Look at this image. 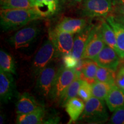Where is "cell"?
Listing matches in <instances>:
<instances>
[{"label":"cell","instance_id":"6da1fadb","mask_svg":"<svg viewBox=\"0 0 124 124\" xmlns=\"http://www.w3.org/2000/svg\"><path fill=\"white\" fill-rule=\"evenodd\" d=\"M44 18L34 8L1 9L0 25L4 32L16 30Z\"/></svg>","mask_w":124,"mask_h":124},{"label":"cell","instance_id":"7a4b0ae2","mask_svg":"<svg viewBox=\"0 0 124 124\" xmlns=\"http://www.w3.org/2000/svg\"><path fill=\"white\" fill-rule=\"evenodd\" d=\"M108 114L103 100L92 96L85 103L79 120L90 124H101L108 120Z\"/></svg>","mask_w":124,"mask_h":124},{"label":"cell","instance_id":"3957f363","mask_svg":"<svg viewBox=\"0 0 124 124\" xmlns=\"http://www.w3.org/2000/svg\"><path fill=\"white\" fill-rule=\"evenodd\" d=\"M79 71L76 69H71L62 66L58 69L53 87L51 90V99L58 101L64 91L78 76Z\"/></svg>","mask_w":124,"mask_h":124},{"label":"cell","instance_id":"277c9868","mask_svg":"<svg viewBox=\"0 0 124 124\" xmlns=\"http://www.w3.org/2000/svg\"><path fill=\"white\" fill-rule=\"evenodd\" d=\"M111 0H83L80 5V13L90 18L107 17L113 13Z\"/></svg>","mask_w":124,"mask_h":124},{"label":"cell","instance_id":"5b68a950","mask_svg":"<svg viewBox=\"0 0 124 124\" xmlns=\"http://www.w3.org/2000/svg\"><path fill=\"white\" fill-rule=\"evenodd\" d=\"M48 37L56 49V54L62 57L71 54L74 45V34L58 30L50 29Z\"/></svg>","mask_w":124,"mask_h":124},{"label":"cell","instance_id":"8992f818","mask_svg":"<svg viewBox=\"0 0 124 124\" xmlns=\"http://www.w3.org/2000/svg\"><path fill=\"white\" fill-rule=\"evenodd\" d=\"M40 32V27L36 24L28 25L17 31L8 41L15 49L27 47L36 39Z\"/></svg>","mask_w":124,"mask_h":124},{"label":"cell","instance_id":"52a82bcc","mask_svg":"<svg viewBox=\"0 0 124 124\" xmlns=\"http://www.w3.org/2000/svg\"><path fill=\"white\" fill-rule=\"evenodd\" d=\"M55 54V46L48 39L44 41L32 60L31 69L33 75L38 76L41 70L48 65Z\"/></svg>","mask_w":124,"mask_h":124},{"label":"cell","instance_id":"ba28073f","mask_svg":"<svg viewBox=\"0 0 124 124\" xmlns=\"http://www.w3.org/2000/svg\"><path fill=\"white\" fill-rule=\"evenodd\" d=\"M100 30V23L94 25L82 55V59L94 60L105 46Z\"/></svg>","mask_w":124,"mask_h":124},{"label":"cell","instance_id":"9c48e42d","mask_svg":"<svg viewBox=\"0 0 124 124\" xmlns=\"http://www.w3.org/2000/svg\"><path fill=\"white\" fill-rule=\"evenodd\" d=\"M58 70L53 65H48L38 75L36 89L43 97L50 95Z\"/></svg>","mask_w":124,"mask_h":124},{"label":"cell","instance_id":"30bf717a","mask_svg":"<svg viewBox=\"0 0 124 124\" xmlns=\"http://www.w3.org/2000/svg\"><path fill=\"white\" fill-rule=\"evenodd\" d=\"M121 58L117 51L105 44L94 60L97 62L99 66L116 71L120 63Z\"/></svg>","mask_w":124,"mask_h":124},{"label":"cell","instance_id":"8fae6325","mask_svg":"<svg viewBox=\"0 0 124 124\" xmlns=\"http://www.w3.org/2000/svg\"><path fill=\"white\" fill-rule=\"evenodd\" d=\"M16 93L15 82L12 74L0 70V98L4 103L12 100Z\"/></svg>","mask_w":124,"mask_h":124},{"label":"cell","instance_id":"7c38bea8","mask_svg":"<svg viewBox=\"0 0 124 124\" xmlns=\"http://www.w3.org/2000/svg\"><path fill=\"white\" fill-rule=\"evenodd\" d=\"M65 0H34L33 8L43 18L53 16L61 10Z\"/></svg>","mask_w":124,"mask_h":124},{"label":"cell","instance_id":"4fadbf2b","mask_svg":"<svg viewBox=\"0 0 124 124\" xmlns=\"http://www.w3.org/2000/svg\"><path fill=\"white\" fill-rule=\"evenodd\" d=\"M94 24H87L84 29L77 33L74 38L73 48L71 54L76 59L79 61L82 59V56L84 52L85 46H86L91 31Z\"/></svg>","mask_w":124,"mask_h":124},{"label":"cell","instance_id":"5bb4252c","mask_svg":"<svg viewBox=\"0 0 124 124\" xmlns=\"http://www.w3.org/2000/svg\"><path fill=\"white\" fill-rule=\"evenodd\" d=\"M43 107L35 100V98L24 93L20 96L16 104V111L17 114H27L36 110Z\"/></svg>","mask_w":124,"mask_h":124},{"label":"cell","instance_id":"9a60e30c","mask_svg":"<svg viewBox=\"0 0 124 124\" xmlns=\"http://www.w3.org/2000/svg\"><path fill=\"white\" fill-rule=\"evenodd\" d=\"M87 25L86 20L84 18L64 17L57 24L55 28L60 31L75 34L80 32Z\"/></svg>","mask_w":124,"mask_h":124},{"label":"cell","instance_id":"2e32d148","mask_svg":"<svg viewBox=\"0 0 124 124\" xmlns=\"http://www.w3.org/2000/svg\"><path fill=\"white\" fill-rule=\"evenodd\" d=\"M106 105L110 111L124 106V90L114 85L105 98Z\"/></svg>","mask_w":124,"mask_h":124},{"label":"cell","instance_id":"e0dca14e","mask_svg":"<svg viewBox=\"0 0 124 124\" xmlns=\"http://www.w3.org/2000/svg\"><path fill=\"white\" fill-rule=\"evenodd\" d=\"M116 35L118 54L121 58L124 59V25L117 21L114 16L110 15L106 18Z\"/></svg>","mask_w":124,"mask_h":124},{"label":"cell","instance_id":"ac0fdd59","mask_svg":"<svg viewBox=\"0 0 124 124\" xmlns=\"http://www.w3.org/2000/svg\"><path fill=\"white\" fill-rule=\"evenodd\" d=\"M64 108L70 117L69 124H71L79 120L84 110L85 104L81 98L75 97L67 102Z\"/></svg>","mask_w":124,"mask_h":124},{"label":"cell","instance_id":"d6986e66","mask_svg":"<svg viewBox=\"0 0 124 124\" xmlns=\"http://www.w3.org/2000/svg\"><path fill=\"white\" fill-rule=\"evenodd\" d=\"M98 67V64L95 60L85 59L82 62L80 69L78 70L80 72V79L93 84L95 82V77Z\"/></svg>","mask_w":124,"mask_h":124},{"label":"cell","instance_id":"ffe728a7","mask_svg":"<svg viewBox=\"0 0 124 124\" xmlns=\"http://www.w3.org/2000/svg\"><path fill=\"white\" fill-rule=\"evenodd\" d=\"M46 110L44 107L27 114H17L16 123L18 124H44L46 118Z\"/></svg>","mask_w":124,"mask_h":124},{"label":"cell","instance_id":"44dd1931","mask_svg":"<svg viewBox=\"0 0 124 124\" xmlns=\"http://www.w3.org/2000/svg\"><path fill=\"white\" fill-rule=\"evenodd\" d=\"M82 81H83V80L80 79L79 74L78 76L67 88L66 90L64 91V93L62 95L61 97L59 100L58 102L60 106L64 107L65 105L69 100L77 97L78 94L79 89L80 85L82 84Z\"/></svg>","mask_w":124,"mask_h":124},{"label":"cell","instance_id":"7402d4cb","mask_svg":"<svg viewBox=\"0 0 124 124\" xmlns=\"http://www.w3.org/2000/svg\"><path fill=\"white\" fill-rule=\"evenodd\" d=\"M100 30L105 44L116 50L118 53L115 33L106 20H102L100 23Z\"/></svg>","mask_w":124,"mask_h":124},{"label":"cell","instance_id":"603a6c76","mask_svg":"<svg viewBox=\"0 0 124 124\" xmlns=\"http://www.w3.org/2000/svg\"><path fill=\"white\" fill-rule=\"evenodd\" d=\"M1 9H31L34 8V0H0Z\"/></svg>","mask_w":124,"mask_h":124},{"label":"cell","instance_id":"cb8c5ba5","mask_svg":"<svg viewBox=\"0 0 124 124\" xmlns=\"http://www.w3.org/2000/svg\"><path fill=\"white\" fill-rule=\"evenodd\" d=\"M115 71L108 68L99 66L96 74L95 82H104L114 86L116 85Z\"/></svg>","mask_w":124,"mask_h":124},{"label":"cell","instance_id":"d4e9b609","mask_svg":"<svg viewBox=\"0 0 124 124\" xmlns=\"http://www.w3.org/2000/svg\"><path fill=\"white\" fill-rule=\"evenodd\" d=\"M0 70L12 74H16L14 58L2 49L0 51Z\"/></svg>","mask_w":124,"mask_h":124},{"label":"cell","instance_id":"484cf974","mask_svg":"<svg viewBox=\"0 0 124 124\" xmlns=\"http://www.w3.org/2000/svg\"><path fill=\"white\" fill-rule=\"evenodd\" d=\"M113 86L107 83L95 82L91 84L92 96L104 101Z\"/></svg>","mask_w":124,"mask_h":124},{"label":"cell","instance_id":"4316f807","mask_svg":"<svg viewBox=\"0 0 124 124\" xmlns=\"http://www.w3.org/2000/svg\"><path fill=\"white\" fill-rule=\"evenodd\" d=\"M78 97L86 102L92 97L91 84L86 80H83L78 91Z\"/></svg>","mask_w":124,"mask_h":124},{"label":"cell","instance_id":"83f0119b","mask_svg":"<svg viewBox=\"0 0 124 124\" xmlns=\"http://www.w3.org/2000/svg\"><path fill=\"white\" fill-rule=\"evenodd\" d=\"M110 123L113 124H124V106L113 111L110 119Z\"/></svg>","mask_w":124,"mask_h":124},{"label":"cell","instance_id":"f1b7e54d","mask_svg":"<svg viewBox=\"0 0 124 124\" xmlns=\"http://www.w3.org/2000/svg\"><path fill=\"white\" fill-rule=\"evenodd\" d=\"M63 58L64 66L68 68H71V69H76L78 67L79 60L76 59L71 54L64 56Z\"/></svg>","mask_w":124,"mask_h":124},{"label":"cell","instance_id":"f546056e","mask_svg":"<svg viewBox=\"0 0 124 124\" xmlns=\"http://www.w3.org/2000/svg\"><path fill=\"white\" fill-rule=\"evenodd\" d=\"M116 85L124 90V65L122 66L116 75Z\"/></svg>","mask_w":124,"mask_h":124},{"label":"cell","instance_id":"4dcf8cb0","mask_svg":"<svg viewBox=\"0 0 124 124\" xmlns=\"http://www.w3.org/2000/svg\"><path fill=\"white\" fill-rule=\"evenodd\" d=\"M113 13L116 16H124V4L113 5Z\"/></svg>","mask_w":124,"mask_h":124},{"label":"cell","instance_id":"1f68e13d","mask_svg":"<svg viewBox=\"0 0 124 124\" xmlns=\"http://www.w3.org/2000/svg\"><path fill=\"white\" fill-rule=\"evenodd\" d=\"M117 21L124 25V16H114Z\"/></svg>","mask_w":124,"mask_h":124},{"label":"cell","instance_id":"d6a6232c","mask_svg":"<svg viewBox=\"0 0 124 124\" xmlns=\"http://www.w3.org/2000/svg\"><path fill=\"white\" fill-rule=\"evenodd\" d=\"M112 1L113 5L118 4H124V0H111Z\"/></svg>","mask_w":124,"mask_h":124},{"label":"cell","instance_id":"836d02e7","mask_svg":"<svg viewBox=\"0 0 124 124\" xmlns=\"http://www.w3.org/2000/svg\"><path fill=\"white\" fill-rule=\"evenodd\" d=\"M5 121V116L2 113H1V116H0V124H2L4 123Z\"/></svg>","mask_w":124,"mask_h":124},{"label":"cell","instance_id":"e575fe53","mask_svg":"<svg viewBox=\"0 0 124 124\" xmlns=\"http://www.w3.org/2000/svg\"><path fill=\"white\" fill-rule=\"evenodd\" d=\"M83 0H70V1H71V2H73V3H81Z\"/></svg>","mask_w":124,"mask_h":124}]
</instances>
